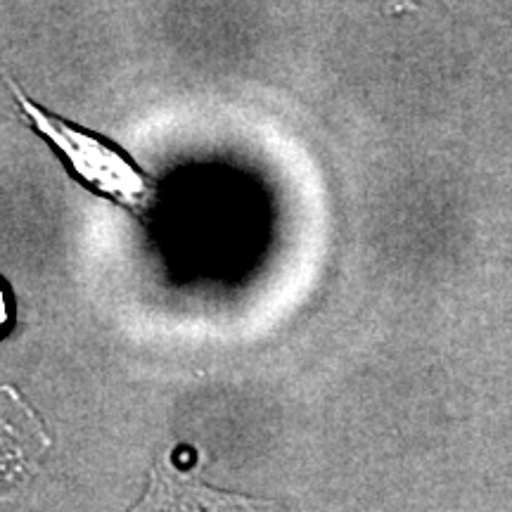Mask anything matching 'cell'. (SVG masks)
<instances>
[{"mask_svg":"<svg viewBox=\"0 0 512 512\" xmlns=\"http://www.w3.org/2000/svg\"><path fill=\"white\" fill-rule=\"evenodd\" d=\"M5 81L22 119L53 147L76 181L133 214H143L155 202V181L119 145L100 133L76 126L74 121L43 110L10 76H5Z\"/></svg>","mask_w":512,"mask_h":512,"instance_id":"obj_1","label":"cell"},{"mask_svg":"<svg viewBox=\"0 0 512 512\" xmlns=\"http://www.w3.org/2000/svg\"><path fill=\"white\" fill-rule=\"evenodd\" d=\"M50 439L43 422L12 387H0V491L27 477Z\"/></svg>","mask_w":512,"mask_h":512,"instance_id":"obj_2","label":"cell"},{"mask_svg":"<svg viewBox=\"0 0 512 512\" xmlns=\"http://www.w3.org/2000/svg\"><path fill=\"white\" fill-rule=\"evenodd\" d=\"M17 320V304L15 294H12V287L8 280L0 278V342L10 335L12 328H15Z\"/></svg>","mask_w":512,"mask_h":512,"instance_id":"obj_3","label":"cell"}]
</instances>
